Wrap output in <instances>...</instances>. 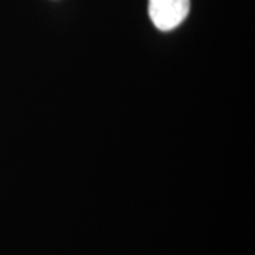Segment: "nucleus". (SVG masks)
Instances as JSON below:
<instances>
[{
	"instance_id": "nucleus-1",
	"label": "nucleus",
	"mask_w": 255,
	"mask_h": 255,
	"mask_svg": "<svg viewBox=\"0 0 255 255\" xmlns=\"http://www.w3.org/2000/svg\"><path fill=\"white\" fill-rule=\"evenodd\" d=\"M190 0H149V16L159 30H173L187 17Z\"/></svg>"
}]
</instances>
